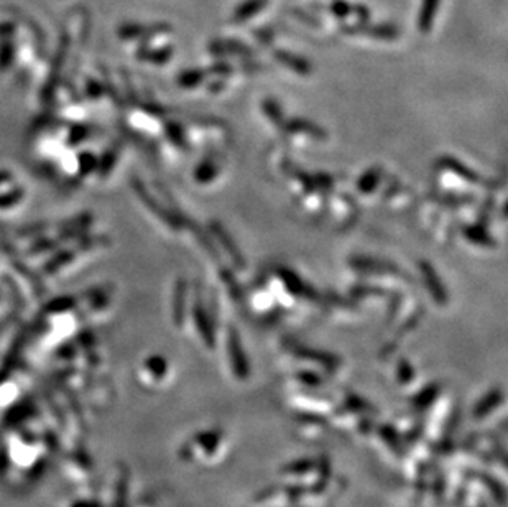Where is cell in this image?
<instances>
[{
  "instance_id": "6da1fadb",
  "label": "cell",
  "mask_w": 508,
  "mask_h": 507,
  "mask_svg": "<svg viewBox=\"0 0 508 507\" xmlns=\"http://www.w3.org/2000/svg\"><path fill=\"white\" fill-rule=\"evenodd\" d=\"M277 276L280 280H282L283 285L288 290V293L291 295L300 297V299H307V300H318L319 299V293H316V290L311 285L303 280V278L298 276L295 271L288 267H280L277 269Z\"/></svg>"
},
{
  "instance_id": "7a4b0ae2",
  "label": "cell",
  "mask_w": 508,
  "mask_h": 507,
  "mask_svg": "<svg viewBox=\"0 0 508 507\" xmlns=\"http://www.w3.org/2000/svg\"><path fill=\"white\" fill-rule=\"evenodd\" d=\"M419 272H421V277L423 280H425L426 288L431 293L433 300H435L440 306H446L447 300H449L447 288L444 283H442L440 273H437L436 269L433 267V264L428 262V260H421V262H419Z\"/></svg>"
},
{
  "instance_id": "3957f363",
  "label": "cell",
  "mask_w": 508,
  "mask_h": 507,
  "mask_svg": "<svg viewBox=\"0 0 508 507\" xmlns=\"http://www.w3.org/2000/svg\"><path fill=\"white\" fill-rule=\"evenodd\" d=\"M352 269L362 272V273H380V276H405V273L400 271L395 264L386 262V260L382 259H374V257H365V255H357V257H352L349 260Z\"/></svg>"
},
{
  "instance_id": "277c9868",
  "label": "cell",
  "mask_w": 508,
  "mask_h": 507,
  "mask_svg": "<svg viewBox=\"0 0 508 507\" xmlns=\"http://www.w3.org/2000/svg\"><path fill=\"white\" fill-rule=\"evenodd\" d=\"M283 129L286 130V132L290 134H301V136H306L310 138H313V141H318V142H323L328 138V132L321 127V125H318L316 122H313V120H307V119H301V117H295V119H290V120H285V124H283Z\"/></svg>"
},
{
  "instance_id": "5b68a950",
  "label": "cell",
  "mask_w": 508,
  "mask_h": 507,
  "mask_svg": "<svg viewBox=\"0 0 508 507\" xmlns=\"http://www.w3.org/2000/svg\"><path fill=\"white\" fill-rule=\"evenodd\" d=\"M211 232L214 236L217 237L219 244L222 245V249L226 250L227 255L232 259V262H234V265L237 269H245V260L244 257H242L240 254V249L237 248V244L234 243V239L229 236V232L226 231V227H224L221 222L217 221H212L211 222Z\"/></svg>"
},
{
  "instance_id": "8992f818",
  "label": "cell",
  "mask_w": 508,
  "mask_h": 507,
  "mask_svg": "<svg viewBox=\"0 0 508 507\" xmlns=\"http://www.w3.org/2000/svg\"><path fill=\"white\" fill-rule=\"evenodd\" d=\"M227 350H229L231 362H232V366H234L237 376H240V378H247V374H249V364H247L245 352H244V350H242L240 338H239V334H237L235 328L229 329Z\"/></svg>"
},
{
  "instance_id": "52a82bcc",
  "label": "cell",
  "mask_w": 508,
  "mask_h": 507,
  "mask_svg": "<svg viewBox=\"0 0 508 507\" xmlns=\"http://www.w3.org/2000/svg\"><path fill=\"white\" fill-rule=\"evenodd\" d=\"M437 165H440L441 169L451 171L453 175H458L459 178L469 181V183H472V185H477L482 181L481 175H479L477 171H474L470 166L463 164V162L458 160V158H454V157H441L440 162H437Z\"/></svg>"
},
{
  "instance_id": "ba28073f",
  "label": "cell",
  "mask_w": 508,
  "mask_h": 507,
  "mask_svg": "<svg viewBox=\"0 0 508 507\" xmlns=\"http://www.w3.org/2000/svg\"><path fill=\"white\" fill-rule=\"evenodd\" d=\"M275 59L278 63H282L283 66H286L290 71L300 74V76H310L313 73V66H311V63L306 58L298 57V55L290 53V51H275Z\"/></svg>"
},
{
  "instance_id": "9c48e42d",
  "label": "cell",
  "mask_w": 508,
  "mask_h": 507,
  "mask_svg": "<svg viewBox=\"0 0 508 507\" xmlns=\"http://www.w3.org/2000/svg\"><path fill=\"white\" fill-rule=\"evenodd\" d=\"M194 318H196V327H198L199 334L203 336L206 346L212 348L214 346L212 324H211V320H209L208 310L204 308V305L199 300H196V304H194Z\"/></svg>"
},
{
  "instance_id": "30bf717a",
  "label": "cell",
  "mask_w": 508,
  "mask_h": 507,
  "mask_svg": "<svg viewBox=\"0 0 508 507\" xmlns=\"http://www.w3.org/2000/svg\"><path fill=\"white\" fill-rule=\"evenodd\" d=\"M464 237L475 245H481V248H495L497 243L495 239L488 234L487 227L484 224H470L464 227Z\"/></svg>"
},
{
  "instance_id": "8fae6325",
  "label": "cell",
  "mask_w": 508,
  "mask_h": 507,
  "mask_svg": "<svg viewBox=\"0 0 508 507\" xmlns=\"http://www.w3.org/2000/svg\"><path fill=\"white\" fill-rule=\"evenodd\" d=\"M219 173H221V165L216 158H204L194 171V180L199 185H209L217 178Z\"/></svg>"
},
{
  "instance_id": "7c38bea8",
  "label": "cell",
  "mask_w": 508,
  "mask_h": 507,
  "mask_svg": "<svg viewBox=\"0 0 508 507\" xmlns=\"http://www.w3.org/2000/svg\"><path fill=\"white\" fill-rule=\"evenodd\" d=\"M384 178V170L380 166H372L357 181V192L361 194H372L379 188Z\"/></svg>"
},
{
  "instance_id": "4fadbf2b",
  "label": "cell",
  "mask_w": 508,
  "mask_h": 507,
  "mask_svg": "<svg viewBox=\"0 0 508 507\" xmlns=\"http://www.w3.org/2000/svg\"><path fill=\"white\" fill-rule=\"evenodd\" d=\"M262 109H263V114L267 115V119L270 120V122L278 125V127H283V124H285L286 119H285V115H283V109H282V106L278 104V101L268 97V99L263 101Z\"/></svg>"
},
{
  "instance_id": "5bb4252c",
  "label": "cell",
  "mask_w": 508,
  "mask_h": 507,
  "mask_svg": "<svg viewBox=\"0 0 508 507\" xmlns=\"http://www.w3.org/2000/svg\"><path fill=\"white\" fill-rule=\"evenodd\" d=\"M204 79H206V71H203V69H188V71L181 73L178 85L184 87V90H194V87L203 85Z\"/></svg>"
},
{
  "instance_id": "9a60e30c",
  "label": "cell",
  "mask_w": 508,
  "mask_h": 507,
  "mask_svg": "<svg viewBox=\"0 0 508 507\" xmlns=\"http://www.w3.org/2000/svg\"><path fill=\"white\" fill-rule=\"evenodd\" d=\"M436 8H437V0H425V3H423L421 17H419V30H421L423 34L431 31Z\"/></svg>"
},
{
  "instance_id": "2e32d148",
  "label": "cell",
  "mask_w": 508,
  "mask_h": 507,
  "mask_svg": "<svg viewBox=\"0 0 508 507\" xmlns=\"http://www.w3.org/2000/svg\"><path fill=\"white\" fill-rule=\"evenodd\" d=\"M265 2H267V0H249V2H245L244 6L237 8L235 20L237 22H244V20H247V18L254 17L255 13L262 10L263 6H265Z\"/></svg>"
},
{
  "instance_id": "e0dca14e",
  "label": "cell",
  "mask_w": 508,
  "mask_h": 507,
  "mask_svg": "<svg viewBox=\"0 0 508 507\" xmlns=\"http://www.w3.org/2000/svg\"><path fill=\"white\" fill-rule=\"evenodd\" d=\"M175 315L176 320H183L184 315V297H186V283L184 280H180L175 290Z\"/></svg>"
},
{
  "instance_id": "ac0fdd59",
  "label": "cell",
  "mask_w": 508,
  "mask_h": 507,
  "mask_svg": "<svg viewBox=\"0 0 508 507\" xmlns=\"http://www.w3.org/2000/svg\"><path fill=\"white\" fill-rule=\"evenodd\" d=\"M221 273H222L224 282H226L227 287H229L231 295L234 297V299H240V287H239V283L235 282L234 276H232V273L229 271H222Z\"/></svg>"
}]
</instances>
